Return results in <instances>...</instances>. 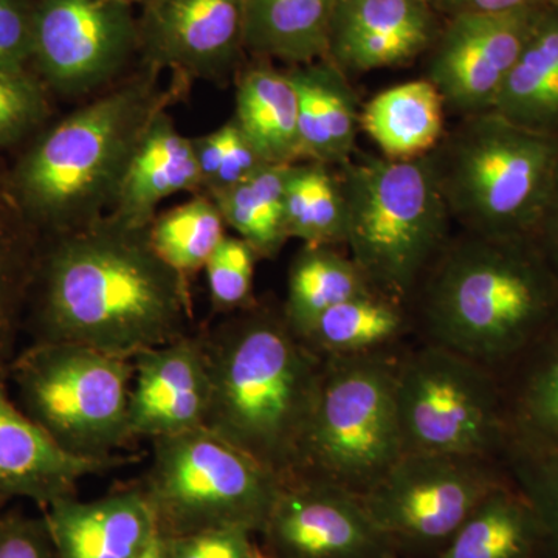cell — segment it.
I'll return each instance as SVG.
<instances>
[{"label":"cell","instance_id":"10","mask_svg":"<svg viewBox=\"0 0 558 558\" xmlns=\"http://www.w3.org/2000/svg\"><path fill=\"white\" fill-rule=\"evenodd\" d=\"M396 392L405 451L502 462L512 428L494 371L425 341L399 357Z\"/></svg>","mask_w":558,"mask_h":558},{"label":"cell","instance_id":"15","mask_svg":"<svg viewBox=\"0 0 558 558\" xmlns=\"http://www.w3.org/2000/svg\"><path fill=\"white\" fill-rule=\"evenodd\" d=\"M137 21L143 65L226 83L244 51V0H153Z\"/></svg>","mask_w":558,"mask_h":558},{"label":"cell","instance_id":"22","mask_svg":"<svg viewBox=\"0 0 558 558\" xmlns=\"http://www.w3.org/2000/svg\"><path fill=\"white\" fill-rule=\"evenodd\" d=\"M267 165L303 161L299 126V95L288 70L256 64L236 78L231 119Z\"/></svg>","mask_w":558,"mask_h":558},{"label":"cell","instance_id":"13","mask_svg":"<svg viewBox=\"0 0 558 558\" xmlns=\"http://www.w3.org/2000/svg\"><path fill=\"white\" fill-rule=\"evenodd\" d=\"M542 9L453 14L433 47L425 76L446 109L462 119L494 109Z\"/></svg>","mask_w":558,"mask_h":558},{"label":"cell","instance_id":"25","mask_svg":"<svg viewBox=\"0 0 558 558\" xmlns=\"http://www.w3.org/2000/svg\"><path fill=\"white\" fill-rule=\"evenodd\" d=\"M492 110L529 131L558 137L557 9H542Z\"/></svg>","mask_w":558,"mask_h":558},{"label":"cell","instance_id":"3","mask_svg":"<svg viewBox=\"0 0 558 558\" xmlns=\"http://www.w3.org/2000/svg\"><path fill=\"white\" fill-rule=\"evenodd\" d=\"M201 337L209 374L204 427L289 483L325 357L293 333L282 311L258 303Z\"/></svg>","mask_w":558,"mask_h":558},{"label":"cell","instance_id":"23","mask_svg":"<svg viewBox=\"0 0 558 558\" xmlns=\"http://www.w3.org/2000/svg\"><path fill=\"white\" fill-rule=\"evenodd\" d=\"M446 105L427 78L380 92L360 112V128L388 159H417L433 153L446 135Z\"/></svg>","mask_w":558,"mask_h":558},{"label":"cell","instance_id":"43","mask_svg":"<svg viewBox=\"0 0 558 558\" xmlns=\"http://www.w3.org/2000/svg\"><path fill=\"white\" fill-rule=\"evenodd\" d=\"M137 558H165V542L163 537L157 535L156 539L150 543L149 548Z\"/></svg>","mask_w":558,"mask_h":558},{"label":"cell","instance_id":"24","mask_svg":"<svg viewBox=\"0 0 558 558\" xmlns=\"http://www.w3.org/2000/svg\"><path fill=\"white\" fill-rule=\"evenodd\" d=\"M337 0H244V49L290 65L326 60Z\"/></svg>","mask_w":558,"mask_h":558},{"label":"cell","instance_id":"37","mask_svg":"<svg viewBox=\"0 0 558 558\" xmlns=\"http://www.w3.org/2000/svg\"><path fill=\"white\" fill-rule=\"evenodd\" d=\"M49 110L47 87L35 73L0 70V148L36 131Z\"/></svg>","mask_w":558,"mask_h":558},{"label":"cell","instance_id":"6","mask_svg":"<svg viewBox=\"0 0 558 558\" xmlns=\"http://www.w3.org/2000/svg\"><path fill=\"white\" fill-rule=\"evenodd\" d=\"M429 154L462 231L532 238L558 171V137L488 110L464 117Z\"/></svg>","mask_w":558,"mask_h":558},{"label":"cell","instance_id":"48","mask_svg":"<svg viewBox=\"0 0 558 558\" xmlns=\"http://www.w3.org/2000/svg\"><path fill=\"white\" fill-rule=\"evenodd\" d=\"M553 5H554V9L558 10V0H553Z\"/></svg>","mask_w":558,"mask_h":558},{"label":"cell","instance_id":"38","mask_svg":"<svg viewBox=\"0 0 558 558\" xmlns=\"http://www.w3.org/2000/svg\"><path fill=\"white\" fill-rule=\"evenodd\" d=\"M253 534L242 529H216L165 538V558H255Z\"/></svg>","mask_w":558,"mask_h":558},{"label":"cell","instance_id":"41","mask_svg":"<svg viewBox=\"0 0 558 558\" xmlns=\"http://www.w3.org/2000/svg\"><path fill=\"white\" fill-rule=\"evenodd\" d=\"M558 277V171L548 202L531 238Z\"/></svg>","mask_w":558,"mask_h":558},{"label":"cell","instance_id":"18","mask_svg":"<svg viewBox=\"0 0 558 558\" xmlns=\"http://www.w3.org/2000/svg\"><path fill=\"white\" fill-rule=\"evenodd\" d=\"M121 464V458L90 461L65 453L10 398L0 379V498H25L47 509L54 501L76 497L81 480Z\"/></svg>","mask_w":558,"mask_h":558},{"label":"cell","instance_id":"47","mask_svg":"<svg viewBox=\"0 0 558 558\" xmlns=\"http://www.w3.org/2000/svg\"><path fill=\"white\" fill-rule=\"evenodd\" d=\"M0 209H2V194H0ZM0 216H3V211H0Z\"/></svg>","mask_w":558,"mask_h":558},{"label":"cell","instance_id":"5","mask_svg":"<svg viewBox=\"0 0 558 558\" xmlns=\"http://www.w3.org/2000/svg\"><path fill=\"white\" fill-rule=\"evenodd\" d=\"M349 258L369 288L409 306L451 240L432 154L395 160L355 153L337 167Z\"/></svg>","mask_w":558,"mask_h":558},{"label":"cell","instance_id":"9","mask_svg":"<svg viewBox=\"0 0 558 558\" xmlns=\"http://www.w3.org/2000/svg\"><path fill=\"white\" fill-rule=\"evenodd\" d=\"M150 444L153 458L138 486L160 537L263 532L282 487L274 473L205 427Z\"/></svg>","mask_w":558,"mask_h":558},{"label":"cell","instance_id":"8","mask_svg":"<svg viewBox=\"0 0 558 558\" xmlns=\"http://www.w3.org/2000/svg\"><path fill=\"white\" fill-rule=\"evenodd\" d=\"M5 379L20 409L72 457L110 461L132 440V359L76 343H32Z\"/></svg>","mask_w":558,"mask_h":558},{"label":"cell","instance_id":"14","mask_svg":"<svg viewBox=\"0 0 558 558\" xmlns=\"http://www.w3.org/2000/svg\"><path fill=\"white\" fill-rule=\"evenodd\" d=\"M260 535L274 558H400L360 495L325 481L282 484Z\"/></svg>","mask_w":558,"mask_h":558},{"label":"cell","instance_id":"17","mask_svg":"<svg viewBox=\"0 0 558 558\" xmlns=\"http://www.w3.org/2000/svg\"><path fill=\"white\" fill-rule=\"evenodd\" d=\"M435 40L429 0H337L326 60L341 72L396 68Z\"/></svg>","mask_w":558,"mask_h":558},{"label":"cell","instance_id":"2","mask_svg":"<svg viewBox=\"0 0 558 558\" xmlns=\"http://www.w3.org/2000/svg\"><path fill=\"white\" fill-rule=\"evenodd\" d=\"M425 341L508 373L558 319V277L531 238L462 231L416 296Z\"/></svg>","mask_w":558,"mask_h":558},{"label":"cell","instance_id":"1","mask_svg":"<svg viewBox=\"0 0 558 558\" xmlns=\"http://www.w3.org/2000/svg\"><path fill=\"white\" fill-rule=\"evenodd\" d=\"M25 311L32 343L134 359L190 333L189 279L157 256L148 229L105 216L38 245Z\"/></svg>","mask_w":558,"mask_h":558},{"label":"cell","instance_id":"32","mask_svg":"<svg viewBox=\"0 0 558 558\" xmlns=\"http://www.w3.org/2000/svg\"><path fill=\"white\" fill-rule=\"evenodd\" d=\"M226 236L227 223L218 205L202 193L157 215L148 227L150 247L185 279L205 269Z\"/></svg>","mask_w":558,"mask_h":558},{"label":"cell","instance_id":"30","mask_svg":"<svg viewBox=\"0 0 558 558\" xmlns=\"http://www.w3.org/2000/svg\"><path fill=\"white\" fill-rule=\"evenodd\" d=\"M292 165H266L258 172L211 194L227 227L255 250L259 259L277 258L286 242V183Z\"/></svg>","mask_w":558,"mask_h":558},{"label":"cell","instance_id":"7","mask_svg":"<svg viewBox=\"0 0 558 558\" xmlns=\"http://www.w3.org/2000/svg\"><path fill=\"white\" fill-rule=\"evenodd\" d=\"M398 365L389 349L325 357L293 480L325 481L362 497L387 475L405 453Z\"/></svg>","mask_w":558,"mask_h":558},{"label":"cell","instance_id":"42","mask_svg":"<svg viewBox=\"0 0 558 558\" xmlns=\"http://www.w3.org/2000/svg\"><path fill=\"white\" fill-rule=\"evenodd\" d=\"M454 13H508L539 5V0H440Z\"/></svg>","mask_w":558,"mask_h":558},{"label":"cell","instance_id":"27","mask_svg":"<svg viewBox=\"0 0 558 558\" xmlns=\"http://www.w3.org/2000/svg\"><path fill=\"white\" fill-rule=\"evenodd\" d=\"M501 381L512 438L558 451V319Z\"/></svg>","mask_w":558,"mask_h":558},{"label":"cell","instance_id":"26","mask_svg":"<svg viewBox=\"0 0 558 558\" xmlns=\"http://www.w3.org/2000/svg\"><path fill=\"white\" fill-rule=\"evenodd\" d=\"M537 513L512 481L492 490L433 558H539Z\"/></svg>","mask_w":558,"mask_h":558},{"label":"cell","instance_id":"40","mask_svg":"<svg viewBox=\"0 0 558 558\" xmlns=\"http://www.w3.org/2000/svg\"><path fill=\"white\" fill-rule=\"evenodd\" d=\"M0 558H58L49 526L20 512L0 515Z\"/></svg>","mask_w":558,"mask_h":558},{"label":"cell","instance_id":"31","mask_svg":"<svg viewBox=\"0 0 558 558\" xmlns=\"http://www.w3.org/2000/svg\"><path fill=\"white\" fill-rule=\"evenodd\" d=\"M286 229L304 245L339 247L347 242V211L336 168L317 161L290 167L286 183Z\"/></svg>","mask_w":558,"mask_h":558},{"label":"cell","instance_id":"44","mask_svg":"<svg viewBox=\"0 0 558 558\" xmlns=\"http://www.w3.org/2000/svg\"><path fill=\"white\" fill-rule=\"evenodd\" d=\"M124 2L130 3V5H134V3H142V5H146V3L153 2V0H124Z\"/></svg>","mask_w":558,"mask_h":558},{"label":"cell","instance_id":"11","mask_svg":"<svg viewBox=\"0 0 558 558\" xmlns=\"http://www.w3.org/2000/svg\"><path fill=\"white\" fill-rule=\"evenodd\" d=\"M506 481L499 461L405 451L360 498L400 558H433Z\"/></svg>","mask_w":558,"mask_h":558},{"label":"cell","instance_id":"19","mask_svg":"<svg viewBox=\"0 0 558 558\" xmlns=\"http://www.w3.org/2000/svg\"><path fill=\"white\" fill-rule=\"evenodd\" d=\"M44 519L58 558H137L159 535L138 484L94 501L60 499Z\"/></svg>","mask_w":558,"mask_h":558},{"label":"cell","instance_id":"4","mask_svg":"<svg viewBox=\"0 0 558 558\" xmlns=\"http://www.w3.org/2000/svg\"><path fill=\"white\" fill-rule=\"evenodd\" d=\"M159 76L160 70L143 65L49 128L21 157L10 194L33 233L57 236L108 216L149 121L190 86L174 76L163 89Z\"/></svg>","mask_w":558,"mask_h":558},{"label":"cell","instance_id":"21","mask_svg":"<svg viewBox=\"0 0 558 558\" xmlns=\"http://www.w3.org/2000/svg\"><path fill=\"white\" fill-rule=\"evenodd\" d=\"M299 95L303 161L337 168L357 153L360 110L347 73L329 60L288 70Z\"/></svg>","mask_w":558,"mask_h":558},{"label":"cell","instance_id":"33","mask_svg":"<svg viewBox=\"0 0 558 558\" xmlns=\"http://www.w3.org/2000/svg\"><path fill=\"white\" fill-rule=\"evenodd\" d=\"M39 242L27 226L0 216V379L17 355V333L24 328L25 303Z\"/></svg>","mask_w":558,"mask_h":558},{"label":"cell","instance_id":"39","mask_svg":"<svg viewBox=\"0 0 558 558\" xmlns=\"http://www.w3.org/2000/svg\"><path fill=\"white\" fill-rule=\"evenodd\" d=\"M32 0H0V70L31 72Z\"/></svg>","mask_w":558,"mask_h":558},{"label":"cell","instance_id":"36","mask_svg":"<svg viewBox=\"0 0 558 558\" xmlns=\"http://www.w3.org/2000/svg\"><path fill=\"white\" fill-rule=\"evenodd\" d=\"M259 260L255 250L240 236H229L220 242L205 266L209 300L215 312L236 314L255 306L253 278Z\"/></svg>","mask_w":558,"mask_h":558},{"label":"cell","instance_id":"20","mask_svg":"<svg viewBox=\"0 0 558 558\" xmlns=\"http://www.w3.org/2000/svg\"><path fill=\"white\" fill-rule=\"evenodd\" d=\"M202 190L191 138L180 134L167 109L149 121L121 180L108 218L130 229H148L161 201Z\"/></svg>","mask_w":558,"mask_h":558},{"label":"cell","instance_id":"16","mask_svg":"<svg viewBox=\"0 0 558 558\" xmlns=\"http://www.w3.org/2000/svg\"><path fill=\"white\" fill-rule=\"evenodd\" d=\"M132 365V439L153 440L204 427L209 374L201 333L145 349Z\"/></svg>","mask_w":558,"mask_h":558},{"label":"cell","instance_id":"45","mask_svg":"<svg viewBox=\"0 0 558 558\" xmlns=\"http://www.w3.org/2000/svg\"><path fill=\"white\" fill-rule=\"evenodd\" d=\"M255 558H274V557L267 556V554L264 553L263 549H258V554H256Z\"/></svg>","mask_w":558,"mask_h":558},{"label":"cell","instance_id":"46","mask_svg":"<svg viewBox=\"0 0 558 558\" xmlns=\"http://www.w3.org/2000/svg\"><path fill=\"white\" fill-rule=\"evenodd\" d=\"M5 502L7 501H3V499L0 498V515H2V508H3V506H5Z\"/></svg>","mask_w":558,"mask_h":558},{"label":"cell","instance_id":"12","mask_svg":"<svg viewBox=\"0 0 558 558\" xmlns=\"http://www.w3.org/2000/svg\"><path fill=\"white\" fill-rule=\"evenodd\" d=\"M35 75L47 89L81 97L119 78L138 50L124 0H32Z\"/></svg>","mask_w":558,"mask_h":558},{"label":"cell","instance_id":"29","mask_svg":"<svg viewBox=\"0 0 558 558\" xmlns=\"http://www.w3.org/2000/svg\"><path fill=\"white\" fill-rule=\"evenodd\" d=\"M410 325L409 306L373 292L330 307L301 340L322 357L362 355L391 349Z\"/></svg>","mask_w":558,"mask_h":558},{"label":"cell","instance_id":"28","mask_svg":"<svg viewBox=\"0 0 558 558\" xmlns=\"http://www.w3.org/2000/svg\"><path fill=\"white\" fill-rule=\"evenodd\" d=\"M373 292L354 260L340 250L303 245L290 264L288 299L281 311L289 328L303 339L330 307Z\"/></svg>","mask_w":558,"mask_h":558},{"label":"cell","instance_id":"35","mask_svg":"<svg viewBox=\"0 0 558 558\" xmlns=\"http://www.w3.org/2000/svg\"><path fill=\"white\" fill-rule=\"evenodd\" d=\"M202 179V194L211 196L252 178L266 161L260 159L233 120L218 130L191 138Z\"/></svg>","mask_w":558,"mask_h":558},{"label":"cell","instance_id":"34","mask_svg":"<svg viewBox=\"0 0 558 558\" xmlns=\"http://www.w3.org/2000/svg\"><path fill=\"white\" fill-rule=\"evenodd\" d=\"M502 465L537 513L542 527L539 558H558V451L512 438Z\"/></svg>","mask_w":558,"mask_h":558}]
</instances>
